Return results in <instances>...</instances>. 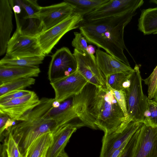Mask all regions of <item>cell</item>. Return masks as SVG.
Wrapping results in <instances>:
<instances>
[{
  "label": "cell",
  "mask_w": 157,
  "mask_h": 157,
  "mask_svg": "<svg viewBox=\"0 0 157 157\" xmlns=\"http://www.w3.org/2000/svg\"><path fill=\"white\" fill-rule=\"evenodd\" d=\"M74 13L73 7L63 1L54 5L40 6L36 14L41 21L44 32L59 24Z\"/></svg>",
  "instance_id": "15"
},
{
  "label": "cell",
  "mask_w": 157,
  "mask_h": 157,
  "mask_svg": "<svg viewBox=\"0 0 157 157\" xmlns=\"http://www.w3.org/2000/svg\"><path fill=\"white\" fill-rule=\"evenodd\" d=\"M152 99L157 104V90L156 91V93L155 95V96Z\"/></svg>",
  "instance_id": "39"
},
{
  "label": "cell",
  "mask_w": 157,
  "mask_h": 157,
  "mask_svg": "<svg viewBox=\"0 0 157 157\" xmlns=\"http://www.w3.org/2000/svg\"><path fill=\"white\" fill-rule=\"evenodd\" d=\"M109 0H64L72 6L74 13L82 16L94 11Z\"/></svg>",
  "instance_id": "23"
},
{
  "label": "cell",
  "mask_w": 157,
  "mask_h": 157,
  "mask_svg": "<svg viewBox=\"0 0 157 157\" xmlns=\"http://www.w3.org/2000/svg\"><path fill=\"white\" fill-rule=\"evenodd\" d=\"M96 88L88 82L80 93L61 102L59 107L54 108L52 105L47 115L57 123L55 132L66 126L98 129L94 107Z\"/></svg>",
  "instance_id": "2"
},
{
  "label": "cell",
  "mask_w": 157,
  "mask_h": 157,
  "mask_svg": "<svg viewBox=\"0 0 157 157\" xmlns=\"http://www.w3.org/2000/svg\"><path fill=\"white\" fill-rule=\"evenodd\" d=\"M83 21V16L74 13L59 24L40 34L37 37L44 54L50 53L65 34L78 28Z\"/></svg>",
  "instance_id": "7"
},
{
  "label": "cell",
  "mask_w": 157,
  "mask_h": 157,
  "mask_svg": "<svg viewBox=\"0 0 157 157\" xmlns=\"http://www.w3.org/2000/svg\"><path fill=\"white\" fill-rule=\"evenodd\" d=\"M143 122L131 121L122 129L111 134L104 135L99 157H109L115 150L127 141Z\"/></svg>",
  "instance_id": "14"
},
{
  "label": "cell",
  "mask_w": 157,
  "mask_h": 157,
  "mask_svg": "<svg viewBox=\"0 0 157 157\" xmlns=\"http://www.w3.org/2000/svg\"><path fill=\"white\" fill-rule=\"evenodd\" d=\"M0 157H13L6 150L4 144L1 147Z\"/></svg>",
  "instance_id": "35"
},
{
  "label": "cell",
  "mask_w": 157,
  "mask_h": 157,
  "mask_svg": "<svg viewBox=\"0 0 157 157\" xmlns=\"http://www.w3.org/2000/svg\"><path fill=\"white\" fill-rule=\"evenodd\" d=\"M40 72L39 68L0 64V85L14 80L38 77Z\"/></svg>",
  "instance_id": "19"
},
{
  "label": "cell",
  "mask_w": 157,
  "mask_h": 157,
  "mask_svg": "<svg viewBox=\"0 0 157 157\" xmlns=\"http://www.w3.org/2000/svg\"><path fill=\"white\" fill-rule=\"evenodd\" d=\"M20 157H25L24 156H23L22 155H21L20 156Z\"/></svg>",
  "instance_id": "41"
},
{
  "label": "cell",
  "mask_w": 157,
  "mask_h": 157,
  "mask_svg": "<svg viewBox=\"0 0 157 157\" xmlns=\"http://www.w3.org/2000/svg\"><path fill=\"white\" fill-rule=\"evenodd\" d=\"M58 157H68V156L67 153L64 150L60 154Z\"/></svg>",
  "instance_id": "38"
},
{
  "label": "cell",
  "mask_w": 157,
  "mask_h": 157,
  "mask_svg": "<svg viewBox=\"0 0 157 157\" xmlns=\"http://www.w3.org/2000/svg\"><path fill=\"white\" fill-rule=\"evenodd\" d=\"M73 55L77 70L88 81L97 87H105V78L98 67L93 53H82L74 49Z\"/></svg>",
  "instance_id": "9"
},
{
  "label": "cell",
  "mask_w": 157,
  "mask_h": 157,
  "mask_svg": "<svg viewBox=\"0 0 157 157\" xmlns=\"http://www.w3.org/2000/svg\"><path fill=\"white\" fill-rule=\"evenodd\" d=\"M143 0H109L83 16V21L94 20L136 11L143 4Z\"/></svg>",
  "instance_id": "11"
},
{
  "label": "cell",
  "mask_w": 157,
  "mask_h": 157,
  "mask_svg": "<svg viewBox=\"0 0 157 157\" xmlns=\"http://www.w3.org/2000/svg\"><path fill=\"white\" fill-rule=\"evenodd\" d=\"M74 38L71 43L72 46L78 52L85 53L88 52L87 41L80 33L74 32Z\"/></svg>",
  "instance_id": "30"
},
{
  "label": "cell",
  "mask_w": 157,
  "mask_h": 157,
  "mask_svg": "<svg viewBox=\"0 0 157 157\" xmlns=\"http://www.w3.org/2000/svg\"><path fill=\"white\" fill-rule=\"evenodd\" d=\"M75 58L69 49L63 47L52 56L48 72V78L52 82L69 75L77 69Z\"/></svg>",
  "instance_id": "8"
},
{
  "label": "cell",
  "mask_w": 157,
  "mask_h": 157,
  "mask_svg": "<svg viewBox=\"0 0 157 157\" xmlns=\"http://www.w3.org/2000/svg\"><path fill=\"white\" fill-rule=\"evenodd\" d=\"M10 117L6 114L0 112V138L2 136L4 132L6 130V125Z\"/></svg>",
  "instance_id": "34"
},
{
  "label": "cell",
  "mask_w": 157,
  "mask_h": 157,
  "mask_svg": "<svg viewBox=\"0 0 157 157\" xmlns=\"http://www.w3.org/2000/svg\"><path fill=\"white\" fill-rule=\"evenodd\" d=\"M151 3H154L157 5V0H151L150 1Z\"/></svg>",
  "instance_id": "40"
},
{
  "label": "cell",
  "mask_w": 157,
  "mask_h": 157,
  "mask_svg": "<svg viewBox=\"0 0 157 157\" xmlns=\"http://www.w3.org/2000/svg\"><path fill=\"white\" fill-rule=\"evenodd\" d=\"M33 91L21 90L12 91L0 97V104L31 94Z\"/></svg>",
  "instance_id": "32"
},
{
  "label": "cell",
  "mask_w": 157,
  "mask_h": 157,
  "mask_svg": "<svg viewBox=\"0 0 157 157\" xmlns=\"http://www.w3.org/2000/svg\"><path fill=\"white\" fill-rule=\"evenodd\" d=\"M10 5H17L24 9L27 15L23 18L28 20L26 27L21 29L22 33L25 35L37 37L43 32L41 21L36 13L39 10L40 6L36 0H10Z\"/></svg>",
  "instance_id": "16"
},
{
  "label": "cell",
  "mask_w": 157,
  "mask_h": 157,
  "mask_svg": "<svg viewBox=\"0 0 157 157\" xmlns=\"http://www.w3.org/2000/svg\"><path fill=\"white\" fill-rule=\"evenodd\" d=\"M52 132L43 134L37 138L28 149L25 157H45L48 150L52 144Z\"/></svg>",
  "instance_id": "22"
},
{
  "label": "cell",
  "mask_w": 157,
  "mask_h": 157,
  "mask_svg": "<svg viewBox=\"0 0 157 157\" xmlns=\"http://www.w3.org/2000/svg\"><path fill=\"white\" fill-rule=\"evenodd\" d=\"M109 86L113 92L114 96L118 105L123 112L124 116L128 119L127 101L124 91L123 90H116L111 88Z\"/></svg>",
  "instance_id": "31"
},
{
  "label": "cell",
  "mask_w": 157,
  "mask_h": 157,
  "mask_svg": "<svg viewBox=\"0 0 157 157\" xmlns=\"http://www.w3.org/2000/svg\"><path fill=\"white\" fill-rule=\"evenodd\" d=\"M130 77V83L124 91L127 101L128 119L143 122L148 97L144 93L140 67L136 64Z\"/></svg>",
  "instance_id": "5"
},
{
  "label": "cell",
  "mask_w": 157,
  "mask_h": 157,
  "mask_svg": "<svg viewBox=\"0 0 157 157\" xmlns=\"http://www.w3.org/2000/svg\"><path fill=\"white\" fill-rule=\"evenodd\" d=\"M33 78H20L11 81L0 85V97L13 91L23 90L34 84Z\"/></svg>",
  "instance_id": "26"
},
{
  "label": "cell",
  "mask_w": 157,
  "mask_h": 157,
  "mask_svg": "<svg viewBox=\"0 0 157 157\" xmlns=\"http://www.w3.org/2000/svg\"><path fill=\"white\" fill-rule=\"evenodd\" d=\"M95 124L104 135L113 133L124 127L130 121L127 119L118 105L112 91L105 87H97L94 97Z\"/></svg>",
  "instance_id": "4"
},
{
  "label": "cell",
  "mask_w": 157,
  "mask_h": 157,
  "mask_svg": "<svg viewBox=\"0 0 157 157\" xmlns=\"http://www.w3.org/2000/svg\"><path fill=\"white\" fill-rule=\"evenodd\" d=\"M77 128L65 127L53 134V142L45 157H58L63 151L72 134Z\"/></svg>",
  "instance_id": "20"
},
{
  "label": "cell",
  "mask_w": 157,
  "mask_h": 157,
  "mask_svg": "<svg viewBox=\"0 0 157 157\" xmlns=\"http://www.w3.org/2000/svg\"><path fill=\"white\" fill-rule=\"evenodd\" d=\"M6 135V137L3 144L6 150L13 157H20L21 154L18 144L11 134L9 130H7Z\"/></svg>",
  "instance_id": "28"
},
{
  "label": "cell",
  "mask_w": 157,
  "mask_h": 157,
  "mask_svg": "<svg viewBox=\"0 0 157 157\" xmlns=\"http://www.w3.org/2000/svg\"><path fill=\"white\" fill-rule=\"evenodd\" d=\"M60 104V102L55 100L52 103V106L54 108H57L59 106Z\"/></svg>",
  "instance_id": "37"
},
{
  "label": "cell",
  "mask_w": 157,
  "mask_h": 157,
  "mask_svg": "<svg viewBox=\"0 0 157 157\" xmlns=\"http://www.w3.org/2000/svg\"><path fill=\"white\" fill-rule=\"evenodd\" d=\"M95 57L97 64L105 78L109 75L116 73H130L134 71L131 66L99 49L96 50Z\"/></svg>",
  "instance_id": "18"
},
{
  "label": "cell",
  "mask_w": 157,
  "mask_h": 157,
  "mask_svg": "<svg viewBox=\"0 0 157 157\" xmlns=\"http://www.w3.org/2000/svg\"><path fill=\"white\" fill-rule=\"evenodd\" d=\"M40 100V103L21 121L7 129L17 143L20 153L23 156L37 138L47 133L53 134L56 130V122L48 117L47 114L54 98L43 97Z\"/></svg>",
  "instance_id": "3"
},
{
  "label": "cell",
  "mask_w": 157,
  "mask_h": 157,
  "mask_svg": "<svg viewBox=\"0 0 157 157\" xmlns=\"http://www.w3.org/2000/svg\"><path fill=\"white\" fill-rule=\"evenodd\" d=\"M40 102V99L33 91L31 94L0 104V112L11 119L21 121Z\"/></svg>",
  "instance_id": "13"
},
{
  "label": "cell",
  "mask_w": 157,
  "mask_h": 157,
  "mask_svg": "<svg viewBox=\"0 0 157 157\" xmlns=\"http://www.w3.org/2000/svg\"><path fill=\"white\" fill-rule=\"evenodd\" d=\"M16 24V30L7 44L5 56L11 58L45 57L37 37L23 34L19 22Z\"/></svg>",
  "instance_id": "6"
},
{
  "label": "cell",
  "mask_w": 157,
  "mask_h": 157,
  "mask_svg": "<svg viewBox=\"0 0 157 157\" xmlns=\"http://www.w3.org/2000/svg\"><path fill=\"white\" fill-rule=\"evenodd\" d=\"M138 26L144 35L157 34V7L141 11Z\"/></svg>",
  "instance_id": "21"
},
{
  "label": "cell",
  "mask_w": 157,
  "mask_h": 157,
  "mask_svg": "<svg viewBox=\"0 0 157 157\" xmlns=\"http://www.w3.org/2000/svg\"><path fill=\"white\" fill-rule=\"evenodd\" d=\"M138 134V130L131 137L119 157H131L133 144Z\"/></svg>",
  "instance_id": "33"
},
{
  "label": "cell",
  "mask_w": 157,
  "mask_h": 157,
  "mask_svg": "<svg viewBox=\"0 0 157 157\" xmlns=\"http://www.w3.org/2000/svg\"><path fill=\"white\" fill-rule=\"evenodd\" d=\"M131 157H157V126L143 123L138 130Z\"/></svg>",
  "instance_id": "10"
},
{
  "label": "cell",
  "mask_w": 157,
  "mask_h": 157,
  "mask_svg": "<svg viewBox=\"0 0 157 157\" xmlns=\"http://www.w3.org/2000/svg\"><path fill=\"white\" fill-rule=\"evenodd\" d=\"M13 13L9 0H0V56L6 52L13 29Z\"/></svg>",
  "instance_id": "17"
},
{
  "label": "cell",
  "mask_w": 157,
  "mask_h": 157,
  "mask_svg": "<svg viewBox=\"0 0 157 157\" xmlns=\"http://www.w3.org/2000/svg\"><path fill=\"white\" fill-rule=\"evenodd\" d=\"M143 80L147 86L148 98L152 99L157 90V65L151 75Z\"/></svg>",
  "instance_id": "29"
},
{
  "label": "cell",
  "mask_w": 157,
  "mask_h": 157,
  "mask_svg": "<svg viewBox=\"0 0 157 157\" xmlns=\"http://www.w3.org/2000/svg\"><path fill=\"white\" fill-rule=\"evenodd\" d=\"M136 11L94 20L83 21L78 28L88 43L103 49L114 58L130 66L124 53V50L128 52L124 40V31L135 15Z\"/></svg>",
  "instance_id": "1"
},
{
  "label": "cell",
  "mask_w": 157,
  "mask_h": 157,
  "mask_svg": "<svg viewBox=\"0 0 157 157\" xmlns=\"http://www.w3.org/2000/svg\"><path fill=\"white\" fill-rule=\"evenodd\" d=\"M10 5L12 7L13 11L15 13V14H19L21 12L22 8L19 5Z\"/></svg>",
  "instance_id": "36"
},
{
  "label": "cell",
  "mask_w": 157,
  "mask_h": 157,
  "mask_svg": "<svg viewBox=\"0 0 157 157\" xmlns=\"http://www.w3.org/2000/svg\"><path fill=\"white\" fill-rule=\"evenodd\" d=\"M133 72L130 73H117L109 75L105 77L106 84L113 89L124 90L130 85V78Z\"/></svg>",
  "instance_id": "24"
},
{
  "label": "cell",
  "mask_w": 157,
  "mask_h": 157,
  "mask_svg": "<svg viewBox=\"0 0 157 157\" xmlns=\"http://www.w3.org/2000/svg\"><path fill=\"white\" fill-rule=\"evenodd\" d=\"M143 123L152 126H157V104L152 99H147L144 113Z\"/></svg>",
  "instance_id": "27"
},
{
  "label": "cell",
  "mask_w": 157,
  "mask_h": 157,
  "mask_svg": "<svg viewBox=\"0 0 157 157\" xmlns=\"http://www.w3.org/2000/svg\"><path fill=\"white\" fill-rule=\"evenodd\" d=\"M88 83L77 71L50 84L55 93V100L61 103L80 93Z\"/></svg>",
  "instance_id": "12"
},
{
  "label": "cell",
  "mask_w": 157,
  "mask_h": 157,
  "mask_svg": "<svg viewBox=\"0 0 157 157\" xmlns=\"http://www.w3.org/2000/svg\"><path fill=\"white\" fill-rule=\"evenodd\" d=\"M44 56L11 58L5 56L0 60V64L17 65L34 68H39Z\"/></svg>",
  "instance_id": "25"
}]
</instances>
